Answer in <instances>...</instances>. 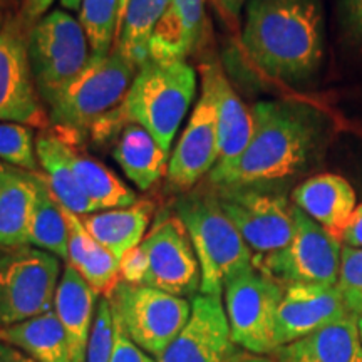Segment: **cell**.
<instances>
[{
  "label": "cell",
  "mask_w": 362,
  "mask_h": 362,
  "mask_svg": "<svg viewBox=\"0 0 362 362\" xmlns=\"http://www.w3.org/2000/svg\"><path fill=\"white\" fill-rule=\"evenodd\" d=\"M253 133L245 151L208 175L214 187L282 185L309 175L325 160L334 121L315 104L270 99L253 104Z\"/></svg>",
  "instance_id": "obj_1"
},
{
  "label": "cell",
  "mask_w": 362,
  "mask_h": 362,
  "mask_svg": "<svg viewBox=\"0 0 362 362\" xmlns=\"http://www.w3.org/2000/svg\"><path fill=\"white\" fill-rule=\"evenodd\" d=\"M17 168H13V166L7 165V163L0 161V192H2V188L6 187L7 181L11 180V176L13 175V171H16Z\"/></svg>",
  "instance_id": "obj_44"
},
{
  "label": "cell",
  "mask_w": 362,
  "mask_h": 362,
  "mask_svg": "<svg viewBox=\"0 0 362 362\" xmlns=\"http://www.w3.org/2000/svg\"><path fill=\"white\" fill-rule=\"evenodd\" d=\"M277 362H362L359 325L354 315L314 330L309 336L279 347Z\"/></svg>",
  "instance_id": "obj_21"
},
{
  "label": "cell",
  "mask_w": 362,
  "mask_h": 362,
  "mask_svg": "<svg viewBox=\"0 0 362 362\" xmlns=\"http://www.w3.org/2000/svg\"><path fill=\"white\" fill-rule=\"evenodd\" d=\"M171 0H129L116 37V51L141 69L149 57V44Z\"/></svg>",
  "instance_id": "obj_29"
},
{
  "label": "cell",
  "mask_w": 362,
  "mask_h": 362,
  "mask_svg": "<svg viewBox=\"0 0 362 362\" xmlns=\"http://www.w3.org/2000/svg\"><path fill=\"white\" fill-rule=\"evenodd\" d=\"M98 296L99 293L78 272L66 264L54 297V312L66 330L71 362H86L88 359L89 341L98 309Z\"/></svg>",
  "instance_id": "obj_19"
},
{
  "label": "cell",
  "mask_w": 362,
  "mask_h": 362,
  "mask_svg": "<svg viewBox=\"0 0 362 362\" xmlns=\"http://www.w3.org/2000/svg\"><path fill=\"white\" fill-rule=\"evenodd\" d=\"M0 161L13 168L37 171L33 128L17 123H0Z\"/></svg>",
  "instance_id": "obj_32"
},
{
  "label": "cell",
  "mask_w": 362,
  "mask_h": 362,
  "mask_svg": "<svg viewBox=\"0 0 362 362\" xmlns=\"http://www.w3.org/2000/svg\"><path fill=\"white\" fill-rule=\"evenodd\" d=\"M155 205L148 200L116 210H104L81 216L86 230L98 243L121 260L129 250L141 245L151 221Z\"/></svg>",
  "instance_id": "obj_23"
},
{
  "label": "cell",
  "mask_w": 362,
  "mask_h": 362,
  "mask_svg": "<svg viewBox=\"0 0 362 362\" xmlns=\"http://www.w3.org/2000/svg\"><path fill=\"white\" fill-rule=\"evenodd\" d=\"M35 155L39 166L44 170L49 188L66 210L79 216L96 214V208L81 189L76 178L72 163L74 148L64 136L57 131L44 129L35 139Z\"/></svg>",
  "instance_id": "obj_22"
},
{
  "label": "cell",
  "mask_w": 362,
  "mask_h": 362,
  "mask_svg": "<svg viewBox=\"0 0 362 362\" xmlns=\"http://www.w3.org/2000/svg\"><path fill=\"white\" fill-rule=\"evenodd\" d=\"M34 171L17 168L0 192V248L29 245L30 218L35 202Z\"/></svg>",
  "instance_id": "obj_27"
},
{
  "label": "cell",
  "mask_w": 362,
  "mask_h": 362,
  "mask_svg": "<svg viewBox=\"0 0 362 362\" xmlns=\"http://www.w3.org/2000/svg\"><path fill=\"white\" fill-rule=\"evenodd\" d=\"M35 202L30 218L29 245L45 250L57 259L69 257V226L61 205L49 188L47 180L39 171H34Z\"/></svg>",
  "instance_id": "obj_28"
},
{
  "label": "cell",
  "mask_w": 362,
  "mask_h": 362,
  "mask_svg": "<svg viewBox=\"0 0 362 362\" xmlns=\"http://www.w3.org/2000/svg\"><path fill=\"white\" fill-rule=\"evenodd\" d=\"M206 33V0H171L149 44L156 62L187 61Z\"/></svg>",
  "instance_id": "obj_20"
},
{
  "label": "cell",
  "mask_w": 362,
  "mask_h": 362,
  "mask_svg": "<svg viewBox=\"0 0 362 362\" xmlns=\"http://www.w3.org/2000/svg\"><path fill=\"white\" fill-rule=\"evenodd\" d=\"M25 24L24 19H12L0 30V123L47 129L51 121L35 89Z\"/></svg>",
  "instance_id": "obj_12"
},
{
  "label": "cell",
  "mask_w": 362,
  "mask_h": 362,
  "mask_svg": "<svg viewBox=\"0 0 362 362\" xmlns=\"http://www.w3.org/2000/svg\"><path fill=\"white\" fill-rule=\"evenodd\" d=\"M138 71L116 49L106 57L93 56L86 69L52 104L49 121L67 141H76L119 106Z\"/></svg>",
  "instance_id": "obj_5"
},
{
  "label": "cell",
  "mask_w": 362,
  "mask_h": 362,
  "mask_svg": "<svg viewBox=\"0 0 362 362\" xmlns=\"http://www.w3.org/2000/svg\"><path fill=\"white\" fill-rule=\"evenodd\" d=\"M61 259L35 247L0 257V329L54 309Z\"/></svg>",
  "instance_id": "obj_10"
},
{
  "label": "cell",
  "mask_w": 362,
  "mask_h": 362,
  "mask_svg": "<svg viewBox=\"0 0 362 362\" xmlns=\"http://www.w3.org/2000/svg\"><path fill=\"white\" fill-rule=\"evenodd\" d=\"M220 158L214 94L205 81L183 134L170 156L166 178L176 189H192L215 168Z\"/></svg>",
  "instance_id": "obj_15"
},
{
  "label": "cell",
  "mask_w": 362,
  "mask_h": 362,
  "mask_svg": "<svg viewBox=\"0 0 362 362\" xmlns=\"http://www.w3.org/2000/svg\"><path fill=\"white\" fill-rule=\"evenodd\" d=\"M357 325H359V336H361V342H362V317L357 319Z\"/></svg>",
  "instance_id": "obj_47"
},
{
  "label": "cell",
  "mask_w": 362,
  "mask_h": 362,
  "mask_svg": "<svg viewBox=\"0 0 362 362\" xmlns=\"http://www.w3.org/2000/svg\"><path fill=\"white\" fill-rule=\"evenodd\" d=\"M242 47L267 78L287 86L317 79L325 61L320 0H248Z\"/></svg>",
  "instance_id": "obj_2"
},
{
  "label": "cell",
  "mask_w": 362,
  "mask_h": 362,
  "mask_svg": "<svg viewBox=\"0 0 362 362\" xmlns=\"http://www.w3.org/2000/svg\"><path fill=\"white\" fill-rule=\"evenodd\" d=\"M223 292L233 342L253 354H274L284 285L252 264L226 280Z\"/></svg>",
  "instance_id": "obj_9"
},
{
  "label": "cell",
  "mask_w": 362,
  "mask_h": 362,
  "mask_svg": "<svg viewBox=\"0 0 362 362\" xmlns=\"http://www.w3.org/2000/svg\"><path fill=\"white\" fill-rule=\"evenodd\" d=\"M12 0H0V30L7 25L8 17H11Z\"/></svg>",
  "instance_id": "obj_43"
},
{
  "label": "cell",
  "mask_w": 362,
  "mask_h": 362,
  "mask_svg": "<svg viewBox=\"0 0 362 362\" xmlns=\"http://www.w3.org/2000/svg\"><path fill=\"white\" fill-rule=\"evenodd\" d=\"M339 25L344 39L357 49H362V0L339 2Z\"/></svg>",
  "instance_id": "obj_35"
},
{
  "label": "cell",
  "mask_w": 362,
  "mask_h": 362,
  "mask_svg": "<svg viewBox=\"0 0 362 362\" xmlns=\"http://www.w3.org/2000/svg\"><path fill=\"white\" fill-rule=\"evenodd\" d=\"M341 242L344 247L362 248V203L352 211L351 218L342 232Z\"/></svg>",
  "instance_id": "obj_39"
},
{
  "label": "cell",
  "mask_w": 362,
  "mask_h": 362,
  "mask_svg": "<svg viewBox=\"0 0 362 362\" xmlns=\"http://www.w3.org/2000/svg\"><path fill=\"white\" fill-rule=\"evenodd\" d=\"M347 310L337 285L325 284H288L277 312L275 349L309 336L344 317Z\"/></svg>",
  "instance_id": "obj_16"
},
{
  "label": "cell",
  "mask_w": 362,
  "mask_h": 362,
  "mask_svg": "<svg viewBox=\"0 0 362 362\" xmlns=\"http://www.w3.org/2000/svg\"><path fill=\"white\" fill-rule=\"evenodd\" d=\"M72 163H74V173L79 181V187L96 208V211L126 208L138 202L133 189L126 187L103 163L76 151Z\"/></svg>",
  "instance_id": "obj_30"
},
{
  "label": "cell",
  "mask_w": 362,
  "mask_h": 362,
  "mask_svg": "<svg viewBox=\"0 0 362 362\" xmlns=\"http://www.w3.org/2000/svg\"><path fill=\"white\" fill-rule=\"evenodd\" d=\"M0 362H35L29 356L17 349V347L8 346L6 342H0Z\"/></svg>",
  "instance_id": "obj_41"
},
{
  "label": "cell",
  "mask_w": 362,
  "mask_h": 362,
  "mask_svg": "<svg viewBox=\"0 0 362 362\" xmlns=\"http://www.w3.org/2000/svg\"><path fill=\"white\" fill-rule=\"evenodd\" d=\"M175 211L200 264V293L221 297L226 280L253 264L252 250L223 214L211 187L210 192H189L181 197Z\"/></svg>",
  "instance_id": "obj_4"
},
{
  "label": "cell",
  "mask_w": 362,
  "mask_h": 362,
  "mask_svg": "<svg viewBox=\"0 0 362 362\" xmlns=\"http://www.w3.org/2000/svg\"><path fill=\"white\" fill-rule=\"evenodd\" d=\"M0 342L17 347L35 362H71L66 330L54 309L24 322L2 327Z\"/></svg>",
  "instance_id": "obj_26"
},
{
  "label": "cell",
  "mask_w": 362,
  "mask_h": 362,
  "mask_svg": "<svg viewBox=\"0 0 362 362\" xmlns=\"http://www.w3.org/2000/svg\"><path fill=\"white\" fill-rule=\"evenodd\" d=\"M291 198L293 205L337 240H341L344 228L357 206L352 185L334 173L309 176L292 189Z\"/></svg>",
  "instance_id": "obj_18"
},
{
  "label": "cell",
  "mask_w": 362,
  "mask_h": 362,
  "mask_svg": "<svg viewBox=\"0 0 362 362\" xmlns=\"http://www.w3.org/2000/svg\"><path fill=\"white\" fill-rule=\"evenodd\" d=\"M69 226V257L71 265L90 287L104 297H110L119 280V260L93 238L79 215L66 210Z\"/></svg>",
  "instance_id": "obj_24"
},
{
  "label": "cell",
  "mask_w": 362,
  "mask_h": 362,
  "mask_svg": "<svg viewBox=\"0 0 362 362\" xmlns=\"http://www.w3.org/2000/svg\"><path fill=\"white\" fill-rule=\"evenodd\" d=\"M223 214L242 235L253 257L282 250L293 235V203L282 185L214 187Z\"/></svg>",
  "instance_id": "obj_7"
},
{
  "label": "cell",
  "mask_w": 362,
  "mask_h": 362,
  "mask_svg": "<svg viewBox=\"0 0 362 362\" xmlns=\"http://www.w3.org/2000/svg\"><path fill=\"white\" fill-rule=\"evenodd\" d=\"M112 315L129 341L158 359L192 315V302L148 285L119 282L110 297Z\"/></svg>",
  "instance_id": "obj_8"
},
{
  "label": "cell",
  "mask_w": 362,
  "mask_h": 362,
  "mask_svg": "<svg viewBox=\"0 0 362 362\" xmlns=\"http://www.w3.org/2000/svg\"><path fill=\"white\" fill-rule=\"evenodd\" d=\"M337 288L349 314L362 317V248L342 245Z\"/></svg>",
  "instance_id": "obj_33"
},
{
  "label": "cell",
  "mask_w": 362,
  "mask_h": 362,
  "mask_svg": "<svg viewBox=\"0 0 362 362\" xmlns=\"http://www.w3.org/2000/svg\"><path fill=\"white\" fill-rule=\"evenodd\" d=\"M228 362H277L272 356L253 354L248 351H238Z\"/></svg>",
  "instance_id": "obj_42"
},
{
  "label": "cell",
  "mask_w": 362,
  "mask_h": 362,
  "mask_svg": "<svg viewBox=\"0 0 362 362\" xmlns=\"http://www.w3.org/2000/svg\"><path fill=\"white\" fill-rule=\"evenodd\" d=\"M197 96V72L187 61H149L138 71L119 106L93 124V141H110L129 124L153 134L170 153L175 136Z\"/></svg>",
  "instance_id": "obj_3"
},
{
  "label": "cell",
  "mask_w": 362,
  "mask_h": 362,
  "mask_svg": "<svg viewBox=\"0 0 362 362\" xmlns=\"http://www.w3.org/2000/svg\"><path fill=\"white\" fill-rule=\"evenodd\" d=\"M110 362H156V359H153L151 356H148L136 344L131 342L115 319V346H112Z\"/></svg>",
  "instance_id": "obj_37"
},
{
  "label": "cell",
  "mask_w": 362,
  "mask_h": 362,
  "mask_svg": "<svg viewBox=\"0 0 362 362\" xmlns=\"http://www.w3.org/2000/svg\"><path fill=\"white\" fill-rule=\"evenodd\" d=\"M237 352L221 297L200 293L188 322L156 362H228Z\"/></svg>",
  "instance_id": "obj_14"
},
{
  "label": "cell",
  "mask_w": 362,
  "mask_h": 362,
  "mask_svg": "<svg viewBox=\"0 0 362 362\" xmlns=\"http://www.w3.org/2000/svg\"><path fill=\"white\" fill-rule=\"evenodd\" d=\"M168 155L151 133L138 124H129L117 134L112 156L131 183L148 192L168 171Z\"/></svg>",
  "instance_id": "obj_25"
},
{
  "label": "cell",
  "mask_w": 362,
  "mask_h": 362,
  "mask_svg": "<svg viewBox=\"0 0 362 362\" xmlns=\"http://www.w3.org/2000/svg\"><path fill=\"white\" fill-rule=\"evenodd\" d=\"M121 0H83L79 22L88 35L90 52L96 57H106L111 52L117 35V17Z\"/></svg>",
  "instance_id": "obj_31"
},
{
  "label": "cell",
  "mask_w": 362,
  "mask_h": 362,
  "mask_svg": "<svg viewBox=\"0 0 362 362\" xmlns=\"http://www.w3.org/2000/svg\"><path fill=\"white\" fill-rule=\"evenodd\" d=\"M218 17L225 22L228 29L237 30L240 25V17H242L243 8H245L248 0H208Z\"/></svg>",
  "instance_id": "obj_38"
},
{
  "label": "cell",
  "mask_w": 362,
  "mask_h": 362,
  "mask_svg": "<svg viewBox=\"0 0 362 362\" xmlns=\"http://www.w3.org/2000/svg\"><path fill=\"white\" fill-rule=\"evenodd\" d=\"M148 274L146 253L138 245L119 260V280L131 285H143Z\"/></svg>",
  "instance_id": "obj_36"
},
{
  "label": "cell",
  "mask_w": 362,
  "mask_h": 362,
  "mask_svg": "<svg viewBox=\"0 0 362 362\" xmlns=\"http://www.w3.org/2000/svg\"><path fill=\"white\" fill-rule=\"evenodd\" d=\"M54 0H24V21L27 24H35L47 13Z\"/></svg>",
  "instance_id": "obj_40"
},
{
  "label": "cell",
  "mask_w": 362,
  "mask_h": 362,
  "mask_svg": "<svg viewBox=\"0 0 362 362\" xmlns=\"http://www.w3.org/2000/svg\"><path fill=\"white\" fill-rule=\"evenodd\" d=\"M148 274L143 285L185 297L200 291L202 272L192 240L178 216L158 221L141 242Z\"/></svg>",
  "instance_id": "obj_13"
},
{
  "label": "cell",
  "mask_w": 362,
  "mask_h": 362,
  "mask_svg": "<svg viewBox=\"0 0 362 362\" xmlns=\"http://www.w3.org/2000/svg\"><path fill=\"white\" fill-rule=\"evenodd\" d=\"M293 235L282 250L253 257V265L280 285H337L342 242L293 205Z\"/></svg>",
  "instance_id": "obj_11"
},
{
  "label": "cell",
  "mask_w": 362,
  "mask_h": 362,
  "mask_svg": "<svg viewBox=\"0 0 362 362\" xmlns=\"http://www.w3.org/2000/svg\"><path fill=\"white\" fill-rule=\"evenodd\" d=\"M112 346H115V317H112L110 298L103 297L98 302L86 362H110Z\"/></svg>",
  "instance_id": "obj_34"
},
{
  "label": "cell",
  "mask_w": 362,
  "mask_h": 362,
  "mask_svg": "<svg viewBox=\"0 0 362 362\" xmlns=\"http://www.w3.org/2000/svg\"><path fill=\"white\" fill-rule=\"evenodd\" d=\"M93 52L79 19L45 13L29 30V62L39 98L49 107L89 64Z\"/></svg>",
  "instance_id": "obj_6"
},
{
  "label": "cell",
  "mask_w": 362,
  "mask_h": 362,
  "mask_svg": "<svg viewBox=\"0 0 362 362\" xmlns=\"http://www.w3.org/2000/svg\"><path fill=\"white\" fill-rule=\"evenodd\" d=\"M200 72L202 81H205L214 94L216 107L220 149L216 166H226L237 160L248 146L253 133L252 110H248L247 104L240 99L218 62H206Z\"/></svg>",
  "instance_id": "obj_17"
},
{
  "label": "cell",
  "mask_w": 362,
  "mask_h": 362,
  "mask_svg": "<svg viewBox=\"0 0 362 362\" xmlns=\"http://www.w3.org/2000/svg\"><path fill=\"white\" fill-rule=\"evenodd\" d=\"M83 0H61V6L67 11H79Z\"/></svg>",
  "instance_id": "obj_45"
},
{
  "label": "cell",
  "mask_w": 362,
  "mask_h": 362,
  "mask_svg": "<svg viewBox=\"0 0 362 362\" xmlns=\"http://www.w3.org/2000/svg\"><path fill=\"white\" fill-rule=\"evenodd\" d=\"M128 2H129V0H121V4H119V17H117V30H119L121 21H123V16H124V12H126V7H128ZM116 37H117V35H116Z\"/></svg>",
  "instance_id": "obj_46"
}]
</instances>
